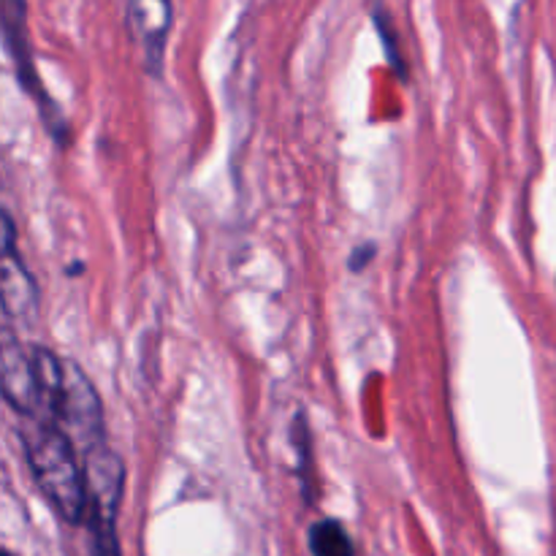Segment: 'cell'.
<instances>
[{"label":"cell","mask_w":556,"mask_h":556,"mask_svg":"<svg viewBox=\"0 0 556 556\" xmlns=\"http://www.w3.org/2000/svg\"><path fill=\"white\" fill-rule=\"evenodd\" d=\"M20 443L25 451L33 481L54 508V514L71 527L87 521V478L85 462L74 440L54 421H22Z\"/></svg>","instance_id":"cell-1"},{"label":"cell","mask_w":556,"mask_h":556,"mask_svg":"<svg viewBox=\"0 0 556 556\" xmlns=\"http://www.w3.org/2000/svg\"><path fill=\"white\" fill-rule=\"evenodd\" d=\"M87 478V532L90 556H123L117 538L119 500L125 489V462L106 445L81 454Z\"/></svg>","instance_id":"cell-2"},{"label":"cell","mask_w":556,"mask_h":556,"mask_svg":"<svg viewBox=\"0 0 556 556\" xmlns=\"http://www.w3.org/2000/svg\"><path fill=\"white\" fill-rule=\"evenodd\" d=\"M54 424L74 440L79 454L109 443L101 396L85 369L71 358L63 362V386H60V400L54 407Z\"/></svg>","instance_id":"cell-3"},{"label":"cell","mask_w":556,"mask_h":556,"mask_svg":"<svg viewBox=\"0 0 556 556\" xmlns=\"http://www.w3.org/2000/svg\"><path fill=\"white\" fill-rule=\"evenodd\" d=\"M27 5L20 0H3L0 3V27H3V43L9 49L11 60H14L16 79H20L22 90L38 103V112H41L43 125H47L49 136L58 141L60 147L65 144V136H68V123H65L63 112L58 109V103L47 96L41 79H38V71L33 65V52L30 41H27V25H25Z\"/></svg>","instance_id":"cell-4"},{"label":"cell","mask_w":556,"mask_h":556,"mask_svg":"<svg viewBox=\"0 0 556 556\" xmlns=\"http://www.w3.org/2000/svg\"><path fill=\"white\" fill-rule=\"evenodd\" d=\"M0 391H3L5 405L22 421H49L33 358L30 353L22 351L11 326L3 329V345H0Z\"/></svg>","instance_id":"cell-5"},{"label":"cell","mask_w":556,"mask_h":556,"mask_svg":"<svg viewBox=\"0 0 556 556\" xmlns=\"http://www.w3.org/2000/svg\"><path fill=\"white\" fill-rule=\"evenodd\" d=\"M41 291L25 261L16 253V226L9 210H3V261H0V304L9 320H30L38 315Z\"/></svg>","instance_id":"cell-6"},{"label":"cell","mask_w":556,"mask_h":556,"mask_svg":"<svg viewBox=\"0 0 556 556\" xmlns=\"http://www.w3.org/2000/svg\"><path fill=\"white\" fill-rule=\"evenodd\" d=\"M128 16V33L139 43L144 54V65L150 74H161L163 54H166L168 33H172L174 9L166 0H134L125 5Z\"/></svg>","instance_id":"cell-7"},{"label":"cell","mask_w":556,"mask_h":556,"mask_svg":"<svg viewBox=\"0 0 556 556\" xmlns=\"http://www.w3.org/2000/svg\"><path fill=\"white\" fill-rule=\"evenodd\" d=\"M307 546L313 556H356V546H353L351 535L334 519H320L309 525Z\"/></svg>","instance_id":"cell-8"},{"label":"cell","mask_w":556,"mask_h":556,"mask_svg":"<svg viewBox=\"0 0 556 556\" xmlns=\"http://www.w3.org/2000/svg\"><path fill=\"white\" fill-rule=\"evenodd\" d=\"M291 445L296 451V470L299 481H302V494L307 505L313 503V486H315V462H313V432H309L307 413L299 410L291 421Z\"/></svg>","instance_id":"cell-9"},{"label":"cell","mask_w":556,"mask_h":556,"mask_svg":"<svg viewBox=\"0 0 556 556\" xmlns=\"http://www.w3.org/2000/svg\"><path fill=\"white\" fill-rule=\"evenodd\" d=\"M372 22H375V30H378L380 41H383V52L389 58L391 68L400 74V79H407V68H405V58L400 52V38H396V27L394 20H391L389 11L383 5H372Z\"/></svg>","instance_id":"cell-10"},{"label":"cell","mask_w":556,"mask_h":556,"mask_svg":"<svg viewBox=\"0 0 556 556\" xmlns=\"http://www.w3.org/2000/svg\"><path fill=\"white\" fill-rule=\"evenodd\" d=\"M375 255H378V248H375L372 242L356 244V248L351 250V255H348V269L358 275V271H364L369 264H372Z\"/></svg>","instance_id":"cell-11"},{"label":"cell","mask_w":556,"mask_h":556,"mask_svg":"<svg viewBox=\"0 0 556 556\" xmlns=\"http://www.w3.org/2000/svg\"><path fill=\"white\" fill-rule=\"evenodd\" d=\"M81 271H85V264H81V261H79V264H71L68 269H65V275H68V277H79Z\"/></svg>","instance_id":"cell-12"},{"label":"cell","mask_w":556,"mask_h":556,"mask_svg":"<svg viewBox=\"0 0 556 556\" xmlns=\"http://www.w3.org/2000/svg\"><path fill=\"white\" fill-rule=\"evenodd\" d=\"M0 556H14V554H11L9 548H3V552H0Z\"/></svg>","instance_id":"cell-13"}]
</instances>
